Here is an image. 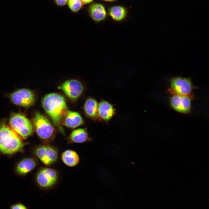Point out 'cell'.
<instances>
[{"instance_id": "4fadbf2b", "label": "cell", "mask_w": 209, "mask_h": 209, "mask_svg": "<svg viewBox=\"0 0 209 209\" xmlns=\"http://www.w3.org/2000/svg\"><path fill=\"white\" fill-rule=\"evenodd\" d=\"M67 143H81L92 141L87 128H78L73 130L66 139Z\"/></svg>"}, {"instance_id": "ffe728a7", "label": "cell", "mask_w": 209, "mask_h": 209, "mask_svg": "<svg viewBox=\"0 0 209 209\" xmlns=\"http://www.w3.org/2000/svg\"><path fill=\"white\" fill-rule=\"evenodd\" d=\"M9 209H28L25 205L21 202H17L11 205Z\"/></svg>"}, {"instance_id": "30bf717a", "label": "cell", "mask_w": 209, "mask_h": 209, "mask_svg": "<svg viewBox=\"0 0 209 209\" xmlns=\"http://www.w3.org/2000/svg\"><path fill=\"white\" fill-rule=\"evenodd\" d=\"M59 88L69 98L73 100L78 99L84 90V87L79 81L74 79L64 82Z\"/></svg>"}, {"instance_id": "3957f363", "label": "cell", "mask_w": 209, "mask_h": 209, "mask_svg": "<svg viewBox=\"0 0 209 209\" xmlns=\"http://www.w3.org/2000/svg\"><path fill=\"white\" fill-rule=\"evenodd\" d=\"M33 122L36 134L42 143L50 144L55 138L56 130L48 118L40 112H36L33 117Z\"/></svg>"}, {"instance_id": "7a4b0ae2", "label": "cell", "mask_w": 209, "mask_h": 209, "mask_svg": "<svg viewBox=\"0 0 209 209\" xmlns=\"http://www.w3.org/2000/svg\"><path fill=\"white\" fill-rule=\"evenodd\" d=\"M25 144L21 138L4 122L0 124V151L11 154L21 150Z\"/></svg>"}, {"instance_id": "9c48e42d", "label": "cell", "mask_w": 209, "mask_h": 209, "mask_svg": "<svg viewBox=\"0 0 209 209\" xmlns=\"http://www.w3.org/2000/svg\"><path fill=\"white\" fill-rule=\"evenodd\" d=\"M195 99L194 95L186 96L173 94L170 98V104L171 107L176 111L188 114L191 112V102Z\"/></svg>"}, {"instance_id": "9a60e30c", "label": "cell", "mask_w": 209, "mask_h": 209, "mask_svg": "<svg viewBox=\"0 0 209 209\" xmlns=\"http://www.w3.org/2000/svg\"><path fill=\"white\" fill-rule=\"evenodd\" d=\"M98 103L94 98L89 97L86 100L84 106V110L86 115L95 121H99L98 116Z\"/></svg>"}, {"instance_id": "5b68a950", "label": "cell", "mask_w": 209, "mask_h": 209, "mask_svg": "<svg viewBox=\"0 0 209 209\" xmlns=\"http://www.w3.org/2000/svg\"><path fill=\"white\" fill-rule=\"evenodd\" d=\"M11 128L21 138L26 139L32 134L34 127L31 121L24 115L14 113L9 119Z\"/></svg>"}, {"instance_id": "5bb4252c", "label": "cell", "mask_w": 209, "mask_h": 209, "mask_svg": "<svg viewBox=\"0 0 209 209\" xmlns=\"http://www.w3.org/2000/svg\"><path fill=\"white\" fill-rule=\"evenodd\" d=\"M37 159L33 157L24 158L17 164L16 171L19 174L24 175L32 170L37 164Z\"/></svg>"}, {"instance_id": "7402d4cb", "label": "cell", "mask_w": 209, "mask_h": 209, "mask_svg": "<svg viewBox=\"0 0 209 209\" xmlns=\"http://www.w3.org/2000/svg\"><path fill=\"white\" fill-rule=\"evenodd\" d=\"M93 0H81L83 4H87L92 2Z\"/></svg>"}, {"instance_id": "44dd1931", "label": "cell", "mask_w": 209, "mask_h": 209, "mask_svg": "<svg viewBox=\"0 0 209 209\" xmlns=\"http://www.w3.org/2000/svg\"><path fill=\"white\" fill-rule=\"evenodd\" d=\"M55 3L59 6H63L66 4L69 0H54Z\"/></svg>"}, {"instance_id": "52a82bcc", "label": "cell", "mask_w": 209, "mask_h": 209, "mask_svg": "<svg viewBox=\"0 0 209 209\" xmlns=\"http://www.w3.org/2000/svg\"><path fill=\"white\" fill-rule=\"evenodd\" d=\"M33 153L46 167L55 163L59 157L58 149L50 144L42 143L39 145L34 149Z\"/></svg>"}, {"instance_id": "8fae6325", "label": "cell", "mask_w": 209, "mask_h": 209, "mask_svg": "<svg viewBox=\"0 0 209 209\" xmlns=\"http://www.w3.org/2000/svg\"><path fill=\"white\" fill-rule=\"evenodd\" d=\"M116 113L113 105L108 101L102 100L98 103V113L99 121L107 123Z\"/></svg>"}, {"instance_id": "277c9868", "label": "cell", "mask_w": 209, "mask_h": 209, "mask_svg": "<svg viewBox=\"0 0 209 209\" xmlns=\"http://www.w3.org/2000/svg\"><path fill=\"white\" fill-rule=\"evenodd\" d=\"M167 80L170 83V87L167 92L171 95L192 96L193 90L197 88L193 85L191 76L188 78L180 75L172 76Z\"/></svg>"}, {"instance_id": "ba28073f", "label": "cell", "mask_w": 209, "mask_h": 209, "mask_svg": "<svg viewBox=\"0 0 209 209\" xmlns=\"http://www.w3.org/2000/svg\"><path fill=\"white\" fill-rule=\"evenodd\" d=\"M9 98L14 104L25 107L32 106L35 100L34 92L27 89H21L16 91L10 94Z\"/></svg>"}, {"instance_id": "603a6c76", "label": "cell", "mask_w": 209, "mask_h": 209, "mask_svg": "<svg viewBox=\"0 0 209 209\" xmlns=\"http://www.w3.org/2000/svg\"><path fill=\"white\" fill-rule=\"evenodd\" d=\"M105 1L112 2L116 1V0H102Z\"/></svg>"}, {"instance_id": "d6986e66", "label": "cell", "mask_w": 209, "mask_h": 209, "mask_svg": "<svg viewBox=\"0 0 209 209\" xmlns=\"http://www.w3.org/2000/svg\"><path fill=\"white\" fill-rule=\"evenodd\" d=\"M83 4L81 0H69L68 1L69 8L74 12L78 11L82 7Z\"/></svg>"}, {"instance_id": "6da1fadb", "label": "cell", "mask_w": 209, "mask_h": 209, "mask_svg": "<svg viewBox=\"0 0 209 209\" xmlns=\"http://www.w3.org/2000/svg\"><path fill=\"white\" fill-rule=\"evenodd\" d=\"M42 104L44 110L51 119L54 126L65 135L62 122L63 116L68 109L64 97L57 93H48L42 98Z\"/></svg>"}, {"instance_id": "ac0fdd59", "label": "cell", "mask_w": 209, "mask_h": 209, "mask_svg": "<svg viewBox=\"0 0 209 209\" xmlns=\"http://www.w3.org/2000/svg\"><path fill=\"white\" fill-rule=\"evenodd\" d=\"M109 12L112 19L117 21L124 19L127 14L125 8L120 6H116L111 7L109 10Z\"/></svg>"}, {"instance_id": "e0dca14e", "label": "cell", "mask_w": 209, "mask_h": 209, "mask_svg": "<svg viewBox=\"0 0 209 209\" xmlns=\"http://www.w3.org/2000/svg\"><path fill=\"white\" fill-rule=\"evenodd\" d=\"M61 159L63 163L67 166L73 167L79 162L80 158L78 153L75 151L67 149L62 154Z\"/></svg>"}, {"instance_id": "8992f818", "label": "cell", "mask_w": 209, "mask_h": 209, "mask_svg": "<svg viewBox=\"0 0 209 209\" xmlns=\"http://www.w3.org/2000/svg\"><path fill=\"white\" fill-rule=\"evenodd\" d=\"M59 174L57 171L48 167L41 168L36 176V182L38 187L44 190H49L54 188L57 184Z\"/></svg>"}, {"instance_id": "7c38bea8", "label": "cell", "mask_w": 209, "mask_h": 209, "mask_svg": "<svg viewBox=\"0 0 209 209\" xmlns=\"http://www.w3.org/2000/svg\"><path fill=\"white\" fill-rule=\"evenodd\" d=\"M62 120L64 125L71 128L78 127L84 123L82 118L78 113L68 109L65 112Z\"/></svg>"}, {"instance_id": "2e32d148", "label": "cell", "mask_w": 209, "mask_h": 209, "mask_svg": "<svg viewBox=\"0 0 209 209\" xmlns=\"http://www.w3.org/2000/svg\"><path fill=\"white\" fill-rule=\"evenodd\" d=\"M89 12L91 18L96 22L102 21L106 17L107 13L105 8L100 3L91 4L89 7Z\"/></svg>"}]
</instances>
